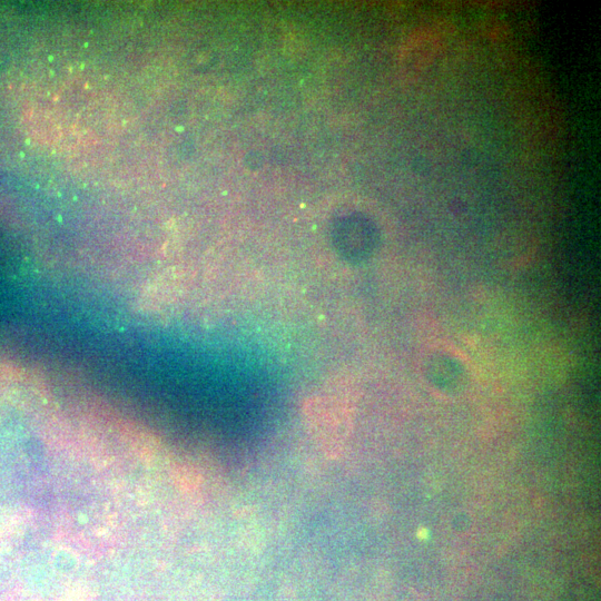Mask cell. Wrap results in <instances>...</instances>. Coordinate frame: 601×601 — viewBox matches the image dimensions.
Listing matches in <instances>:
<instances>
[{
  "label": "cell",
  "instance_id": "7a4b0ae2",
  "mask_svg": "<svg viewBox=\"0 0 601 601\" xmlns=\"http://www.w3.org/2000/svg\"><path fill=\"white\" fill-rule=\"evenodd\" d=\"M428 364L433 376L443 383L446 381V384H452L453 378L461 376L462 373L461 366L447 357H435Z\"/></svg>",
  "mask_w": 601,
  "mask_h": 601
},
{
  "label": "cell",
  "instance_id": "6da1fadb",
  "mask_svg": "<svg viewBox=\"0 0 601 601\" xmlns=\"http://www.w3.org/2000/svg\"><path fill=\"white\" fill-rule=\"evenodd\" d=\"M304 413L317 442L328 454L339 451L346 432L339 403L329 395L309 398Z\"/></svg>",
  "mask_w": 601,
  "mask_h": 601
}]
</instances>
